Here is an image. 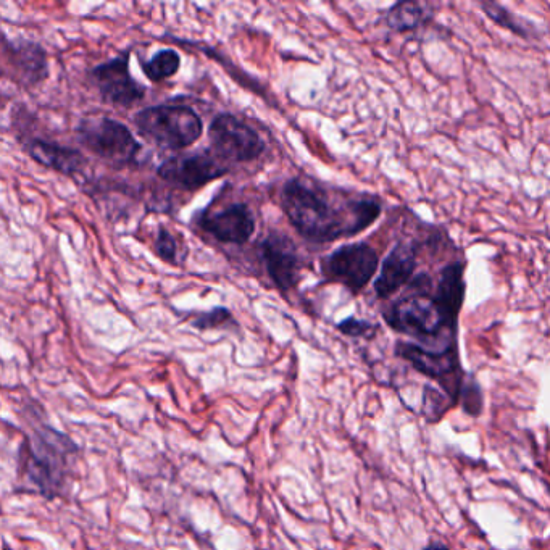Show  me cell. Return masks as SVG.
<instances>
[{"label":"cell","mask_w":550,"mask_h":550,"mask_svg":"<svg viewBox=\"0 0 550 550\" xmlns=\"http://www.w3.org/2000/svg\"><path fill=\"white\" fill-rule=\"evenodd\" d=\"M281 205L302 238L321 244L362 233L381 215L378 200L363 197L334 207L325 191L300 180L284 184Z\"/></svg>","instance_id":"cell-1"},{"label":"cell","mask_w":550,"mask_h":550,"mask_svg":"<svg viewBox=\"0 0 550 550\" xmlns=\"http://www.w3.org/2000/svg\"><path fill=\"white\" fill-rule=\"evenodd\" d=\"M384 318L397 333L415 339V346L434 352H457V318L450 317L438 300L426 294L404 297Z\"/></svg>","instance_id":"cell-2"},{"label":"cell","mask_w":550,"mask_h":550,"mask_svg":"<svg viewBox=\"0 0 550 550\" xmlns=\"http://www.w3.org/2000/svg\"><path fill=\"white\" fill-rule=\"evenodd\" d=\"M76 447L70 439L50 428H41L23 446L26 476L46 496H54L67 476L68 459Z\"/></svg>","instance_id":"cell-3"},{"label":"cell","mask_w":550,"mask_h":550,"mask_svg":"<svg viewBox=\"0 0 550 550\" xmlns=\"http://www.w3.org/2000/svg\"><path fill=\"white\" fill-rule=\"evenodd\" d=\"M134 121L141 136L163 149H186L199 141L204 131L199 115L186 105L147 107L136 115Z\"/></svg>","instance_id":"cell-4"},{"label":"cell","mask_w":550,"mask_h":550,"mask_svg":"<svg viewBox=\"0 0 550 550\" xmlns=\"http://www.w3.org/2000/svg\"><path fill=\"white\" fill-rule=\"evenodd\" d=\"M78 136L83 146L113 168L130 167L142 149L130 128L112 118L84 120L78 128Z\"/></svg>","instance_id":"cell-5"},{"label":"cell","mask_w":550,"mask_h":550,"mask_svg":"<svg viewBox=\"0 0 550 550\" xmlns=\"http://www.w3.org/2000/svg\"><path fill=\"white\" fill-rule=\"evenodd\" d=\"M380 257L365 242L339 247L321 260V273L326 280L344 284L352 292L362 291L375 276Z\"/></svg>","instance_id":"cell-6"},{"label":"cell","mask_w":550,"mask_h":550,"mask_svg":"<svg viewBox=\"0 0 550 550\" xmlns=\"http://www.w3.org/2000/svg\"><path fill=\"white\" fill-rule=\"evenodd\" d=\"M209 138L218 159L231 162H252L265 150L260 134L231 113H221L212 121Z\"/></svg>","instance_id":"cell-7"},{"label":"cell","mask_w":550,"mask_h":550,"mask_svg":"<svg viewBox=\"0 0 550 550\" xmlns=\"http://www.w3.org/2000/svg\"><path fill=\"white\" fill-rule=\"evenodd\" d=\"M230 171L225 163L210 152L176 155L165 160L159 167V176L176 188L196 191L205 184L218 180Z\"/></svg>","instance_id":"cell-8"},{"label":"cell","mask_w":550,"mask_h":550,"mask_svg":"<svg viewBox=\"0 0 550 550\" xmlns=\"http://www.w3.org/2000/svg\"><path fill=\"white\" fill-rule=\"evenodd\" d=\"M130 54L120 55L109 62L100 63L91 71L92 81L99 89L100 97L110 105L130 109L146 96V88L134 80L130 73Z\"/></svg>","instance_id":"cell-9"},{"label":"cell","mask_w":550,"mask_h":550,"mask_svg":"<svg viewBox=\"0 0 550 550\" xmlns=\"http://www.w3.org/2000/svg\"><path fill=\"white\" fill-rule=\"evenodd\" d=\"M396 354L407 362L412 363L413 368H417L423 375L430 376L442 384L449 396L454 400L459 399L460 388H462V373L459 365V354L449 352V354H434L421 347L410 344V342H399L396 347Z\"/></svg>","instance_id":"cell-10"},{"label":"cell","mask_w":550,"mask_h":550,"mask_svg":"<svg viewBox=\"0 0 550 550\" xmlns=\"http://www.w3.org/2000/svg\"><path fill=\"white\" fill-rule=\"evenodd\" d=\"M200 228L223 244L242 246L250 241L255 233V218L246 204H233L220 212H207L200 215Z\"/></svg>","instance_id":"cell-11"},{"label":"cell","mask_w":550,"mask_h":550,"mask_svg":"<svg viewBox=\"0 0 550 550\" xmlns=\"http://www.w3.org/2000/svg\"><path fill=\"white\" fill-rule=\"evenodd\" d=\"M262 257L268 276L280 291L288 292L299 283V255L294 242L281 233H271L262 242Z\"/></svg>","instance_id":"cell-12"},{"label":"cell","mask_w":550,"mask_h":550,"mask_svg":"<svg viewBox=\"0 0 550 550\" xmlns=\"http://www.w3.org/2000/svg\"><path fill=\"white\" fill-rule=\"evenodd\" d=\"M417 268V246L413 244H397L384 259L380 276L375 281L376 296L388 299L399 291L404 284L409 283L413 271Z\"/></svg>","instance_id":"cell-13"},{"label":"cell","mask_w":550,"mask_h":550,"mask_svg":"<svg viewBox=\"0 0 550 550\" xmlns=\"http://www.w3.org/2000/svg\"><path fill=\"white\" fill-rule=\"evenodd\" d=\"M26 150L34 162L50 170L59 171L65 176H75L88 163L80 150L60 146L57 142L44 141V139H33L26 146Z\"/></svg>","instance_id":"cell-14"},{"label":"cell","mask_w":550,"mask_h":550,"mask_svg":"<svg viewBox=\"0 0 550 550\" xmlns=\"http://www.w3.org/2000/svg\"><path fill=\"white\" fill-rule=\"evenodd\" d=\"M10 59L17 70L18 80L25 86H36L49 76L46 50L36 42H23L13 47Z\"/></svg>","instance_id":"cell-15"},{"label":"cell","mask_w":550,"mask_h":550,"mask_svg":"<svg viewBox=\"0 0 550 550\" xmlns=\"http://www.w3.org/2000/svg\"><path fill=\"white\" fill-rule=\"evenodd\" d=\"M463 263L455 262L447 265L441 273L438 288H436V296L438 300L449 313L450 317L459 320L460 309L463 305V297H465V280H463Z\"/></svg>","instance_id":"cell-16"},{"label":"cell","mask_w":550,"mask_h":550,"mask_svg":"<svg viewBox=\"0 0 550 550\" xmlns=\"http://www.w3.org/2000/svg\"><path fill=\"white\" fill-rule=\"evenodd\" d=\"M426 15L425 5H421L420 2H399L394 5L388 12L389 28L399 33H405V31L417 30L423 23H425Z\"/></svg>","instance_id":"cell-17"},{"label":"cell","mask_w":550,"mask_h":550,"mask_svg":"<svg viewBox=\"0 0 550 550\" xmlns=\"http://www.w3.org/2000/svg\"><path fill=\"white\" fill-rule=\"evenodd\" d=\"M180 67V54L173 49L160 50L152 59L141 63L144 75H146L152 83H160V81L168 80V78L178 73Z\"/></svg>","instance_id":"cell-18"},{"label":"cell","mask_w":550,"mask_h":550,"mask_svg":"<svg viewBox=\"0 0 550 550\" xmlns=\"http://www.w3.org/2000/svg\"><path fill=\"white\" fill-rule=\"evenodd\" d=\"M481 9L484 10V13H486L494 23L502 26V28H507V30L520 36V38H534V36H536V28H534L533 23L517 17L515 13L505 9L502 5L496 4V2L481 4Z\"/></svg>","instance_id":"cell-19"},{"label":"cell","mask_w":550,"mask_h":550,"mask_svg":"<svg viewBox=\"0 0 550 550\" xmlns=\"http://www.w3.org/2000/svg\"><path fill=\"white\" fill-rule=\"evenodd\" d=\"M155 254L159 255V259H162L163 262L180 265L186 259L188 249L184 247L180 238H176L170 230L160 226L157 241H155Z\"/></svg>","instance_id":"cell-20"},{"label":"cell","mask_w":550,"mask_h":550,"mask_svg":"<svg viewBox=\"0 0 550 550\" xmlns=\"http://www.w3.org/2000/svg\"><path fill=\"white\" fill-rule=\"evenodd\" d=\"M459 397L462 399V407L471 417H478L483 410V394L475 381L463 383L460 388Z\"/></svg>","instance_id":"cell-21"},{"label":"cell","mask_w":550,"mask_h":550,"mask_svg":"<svg viewBox=\"0 0 550 550\" xmlns=\"http://www.w3.org/2000/svg\"><path fill=\"white\" fill-rule=\"evenodd\" d=\"M231 320H233V317H231L230 310L225 309V307H218V309L197 315L194 321H192V325L199 328V330H213V328L225 326Z\"/></svg>","instance_id":"cell-22"},{"label":"cell","mask_w":550,"mask_h":550,"mask_svg":"<svg viewBox=\"0 0 550 550\" xmlns=\"http://www.w3.org/2000/svg\"><path fill=\"white\" fill-rule=\"evenodd\" d=\"M338 330L349 336V338H373V334L376 333V326L371 321L349 317L339 323Z\"/></svg>","instance_id":"cell-23"},{"label":"cell","mask_w":550,"mask_h":550,"mask_svg":"<svg viewBox=\"0 0 550 550\" xmlns=\"http://www.w3.org/2000/svg\"><path fill=\"white\" fill-rule=\"evenodd\" d=\"M423 550H450L449 547L444 546L441 542H431L430 546H426Z\"/></svg>","instance_id":"cell-24"}]
</instances>
